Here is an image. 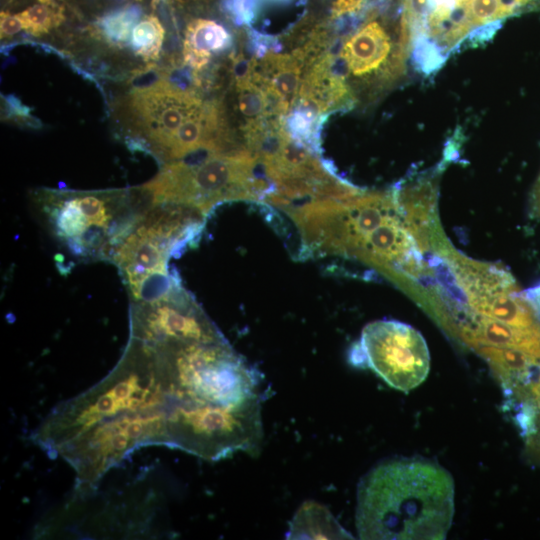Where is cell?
Returning <instances> with one entry per match:
<instances>
[{
  "label": "cell",
  "instance_id": "cell-16",
  "mask_svg": "<svg viewBox=\"0 0 540 540\" xmlns=\"http://www.w3.org/2000/svg\"><path fill=\"white\" fill-rule=\"evenodd\" d=\"M52 1L35 4L16 14L23 28L35 36L48 33L53 27L59 25L62 14L60 9L55 10Z\"/></svg>",
  "mask_w": 540,
  "mask_h": 540
},
{
  "label": "cell",
  "instance_id": "cell-14",
  "mask_svg": "<svg viewBox=\"0 0 540 540\" xmlns=\"http://www.w3.org/2000/svg\"><path fill=\"white\" fill-rule=\"evenodd\" d=\"M165 30L156 16H145L136 24L131 44L137 55L145 61L158 58L164 41Z\"/></svg>",
  "mask_w": 540,
  "mask_h": 540
},
{
  "label": "cell",
  "instance_id": "cell-17",
  "mask_svg": "<svg viewBox=\"0 0 540 540\" xmlns=\"http://www.w3.org/2000/svg\"><path fill=\"white\" fill-rule=\"evenodd\" d=\"M376 0H335L332 7V17L340 19L358 14L366 10Z\"/></svg>",
  "mask_w": 540,
  "mask_h": 540
},
{
  "label": "cell",
  "instance_id": "cell-18",
  "mask_svg": "<svg viewBox=\"0 0 540 540\" xmlns=\"http://www.w3.org/2000/svg\"><path fill=\"white\" fill-rule=\"evenodd\" d=\"M21 29H23V26L17 15H12L6 11L0 13L1 38L11 37Z\"/></svg>",
  "mask_w": 540,
  "mask_h": 540
},
{
  "label": "cell",
  "instance_id": "cell-11",
  "mask_svg": "<svg viewBox=\"0 0 540 540\" xmlns=\"http://www.w3.org/2000/svg\"><path fill=\"white\" fill-rule=\"evenodd\" d=\"M231 43L230 33L221 24L202 18L192 20L185 31L184 61L190 68L201 70L209 64L213 53L227 50Z\"/></svg>",
  "mask_w": 540,
  "mask_h": 540
},
{
  "label": "cell",
  "instance_id": "cell-12",
  "mask_svg": "<svg viewBox=\"0 0 540 540\" xmlns=\"http://www.w3.org/2000/svg\"><path fill=\"white\" fill-rule=\"evenodd\" d=\"M475 351L488 363L503 393L523 384L540 361L528 353L511 348L480 346Z\"/></svg>",
  "mask_w": 540,
  "mask_h": 540
},
{
  "label": "cell",
  "instance_id": "cell-4",
  "mask_svg": "<svg viewBox=\"0 0 540 540\" xmlns=\"http://www.w3.org/2000/svg\"><path fill=\"white\" fill-rule=\"evenodd\" d=\"M332 69L356 104L371 102L406 74L410 32L404 0H376L364 12L340 21Z\"/></svg>",
  "mask_w": 540,
  "mask_h": 540
},
{
  "label": "cell",
  "instance_id": "cell-9",
  "mask_svg": "<svg viewBox=\"0 0 540 540\" xmlns=\"http://www.w3.org/2000/svg\"><path fill=\"white\" fill-rule=\"evenodd\" d=\"M203 103L196 92L159 79L134 88L128 110L144 148L160 159L171 138Z\"/></svg>",
  "mask_w": 540,
  "mask_h": 540
},
{
  "label": "cell",
  "instance_id": "cell-20",
  "mask_svg": "<svg viewBox=\"0 0 540 540\" xmlns=\"http://www.w3.org/2000/svg\"><path fill=\"white\" fill-rule=\"evenodd\" d=\"M527 446L540 457V427L532 435L526 438Z\"/></svg>",
  "mask_w": 540,
  "mask_h": 540
},
{
  "label": "cell",
  "instance_id": "cell-2",
  "mask_svg": "<svg viewBox=\"0 0 540 540\" xmlns=\"http://www.w3.org/2000/svg\"><path fill=\"white\" fill-rule=\"evenodd\" d=\"M454 515V482L439 464L394 458L371 469L357 490L360 539H445Z\"/></svg>",
  "mask_w": 540,
  "mask_h": 540
},
{
  "label": "cell",
  "instance_id": "cell-7",
  "mask_svg": "<svg viewBox=\"0 0 540 540\" xmlns=\"http://www.w3.org/2000/svg\"><path fill=\"white\" fill-rule=\"evenodd\" d=\"M350 359L357 366L369 367L389 386L406 393L419 386L430 370L429 350L421 333L396 320L367 324Z\"/></svg>",
  "mask_w": 540,
  "mask_h": 540
},
{
  "label": "cell",
  "instance_id": "cell-10",
  "mask_svg": "<svg viewBox=\"0 0 540 540\" xmlns=\"http://www.w3.org/2000/svg\"><path fill=\"white\" fill-rule=\"evenodd\" d=\"M452 332L474 350L480 346L504 347L540 359V329L518 328L468 313Z\"/></svg>",
  "mask_w": 540,
  "mask_h": 540
},
{
  "label": "cell",
  "instance_id": "cell-5",
  "mask_svg": "<svg viewBox=\"0 0 540 540\" xmlns=\"http://www.w3.org/2000/svg\"><path fill=\"white\" fill-rule=\"evenodd\" d=\"M206 216L185 204H153L113 256L131 302L158 298L181 282L168 267L169 260L195 245Z\"/></svg>",
  "mask_w": 540,
  "mask_h": 540
},
{
  "label": "cell",
  "instance_id": "cell-6",
  "mask_svg": "<svg viewBox=\"0 0 540 540\" xmlns=\"http://www.w3.org/2000/svg\"><path fill=\"white\" fill-rule=\"evenodd\" d=\"M257 157L248 149L203 153L164 164L141 187L153 204L171 202L192 206L206 216L219 204L252 201L265 204L272 186L255 172Z\"/></svg>",
  "mask_w": 540,
  "mask_h": 540
},
{
  "label": "cell",
  "instance_id": "cell-15",
  "mask_svg": "<svg viewBox=\"0 0 540 540\" xmlns=\"http://www.w3.org/2000/svg\"><path fill=\"white\" fill-rule=\"evenodd\" d=\"M138 6H128L119 11L106 15L100 21V27L106 38L115 43H126L140 18Z\"/></svg>",
  "mask_w": 540,
  "mask_h": 540
},
{
  "label": "cell",
  "instance_id": "cell-19",
  "mask_svg": "<svg viewBox=\"0 0 540 540\" xmlns=\"http://www.w3.org/2000/svg\"><path fill=\"white\" fill-rule=\"evenodd\" d=\"M523 295L529 302V304L532 306V308L535 310L536 314L540 319V283H537L536 285L527 288L523 292Z\"/></svg>",
  "mask_w": 540,
  "mask_h": 540
},
{
  "label": "cell",
  "instance_id": "cell-3",
  "mask_svg": "<svg viewBox=\"0 0 540 540\" xmlns=\"http://www.w3.org/2000/svg\"><path fill=\"white\" fill-rule=\"evenodd\" d=\"M37 217L60 252L73 263L112 262L141 217L153 205L141 187L129 190H37Z\"/></svg>",
  "mask_w": 540,
  "mask_h": 540
},
{
  "label": "cell",
  "instance_id": "cell-13",
  "mask_svg": "<svg viewBox=\"0 0 540 540\" xmlns=\"http://www.w3.org/2000/svg\"><path fill=\"white\" fill-rule=\"evenodd\" d=\"M287 539H352L331 512L315 501L304 502L290 523Z\"/></svg>",
  "mask_w": 540,
  "mask_h": 540
},
{
  "label": "cell",
  "instance_id": "cell-1",
  "mask_svg": "<svg viewBox=\"0 0 540 540\" xmlns=\"http://www.w3.org/2000/svg\"><path fill=\"white\" fill-rule=\"evenodd\" d=\"M213 414L207 381L182 349L129 336L110 373L52 409L36 438L72 467L78 488L88 489L143 446L194 454Z\"/></svg>",
  "mask_w": 540,
  "mask_h": 540
},
{
  "label": "cell",
  "instance_id": "cell-8",
  "mask_svg": "<svg viewBox=\"0 0 540 540\" xmlns=\"http://www.w3.org/2000/svg\"><path fill=\"white\" fill-rule=\"evenodd\" d=\"M129 325V336L146 341L224 338L181 282L156 299L130 302Z\"/></svg>",
  "mask_w": 540,
  "mask_h": 540
}]
</instances>
